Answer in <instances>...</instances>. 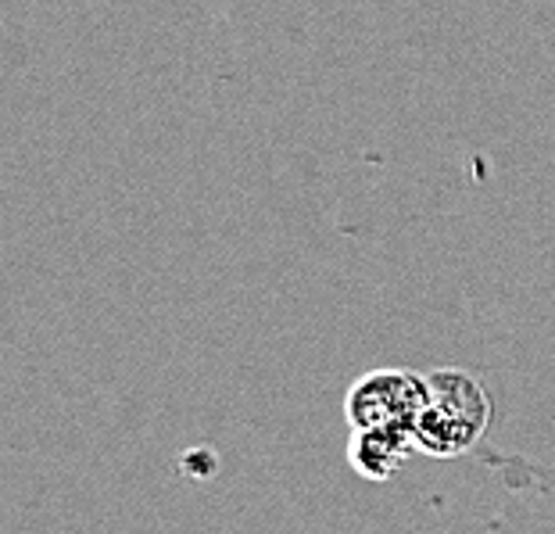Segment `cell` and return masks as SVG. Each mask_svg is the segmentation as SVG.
Returning <instances> with one entry per match:
<instances>
[{"instance_id":"cell-2","label":"cell","mask_w":555,"mask_h":534,"mask_svg":"<svg viewBox=\"0 0 555 534\" xmlns=\"http://www.w3.org/2000/svg\"><path fill=\"white\" fill-rule=\"evenodd\" d=\"M423 406H427V377L398 366L359 377L345 398L351 431H416Z\"/></svg>"},{"instance_id":"cell-1","label":"cell","mask_w":555,"mask_h":534,"mask_svg":"<svg viewBox=\"0 0 555 534\" xmlns=\"http://www.w3.org/2000/svg\"><path fill=\"white\" fill-rule=\"evenodd\" d=\"M491 423V395L474 373L441 366L427 373V406L416 420V448L437 459L469 453Z\"/></svg>"},{"instance_id":"cell-3","label":"cell","mask_w":555,"mask_h":534,"mask_svg":"<svg viewBox=\"0 0 555 534\" xmlns=\"http://www.w3.org/2000/svg\"><path fill=\"white\" fill-rule=\"evenodd\" d=\"M416 448L412 431H356L348 445V459L365 481H387Z\"/></svg>"}]
</instances>
